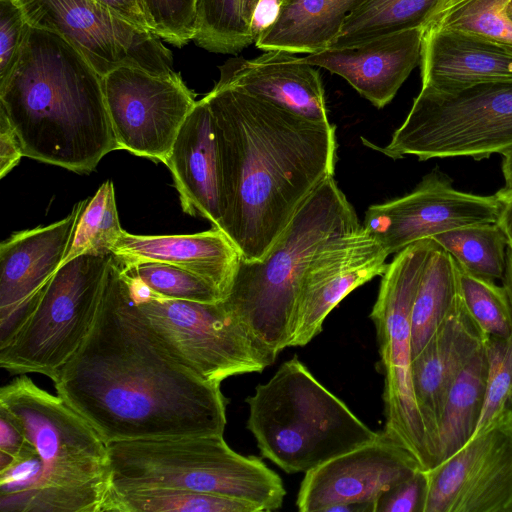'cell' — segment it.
<instances>
[{
  "label": "cell",
  "instance_id": "obj_1",
  "mask_svg": "<svg viewBox=\"0 0 512 512\" xmlns=\"http://www.w3.org/2000/svg\"><path fill=\"white\" fill-rule=\"evenodd\" d=\"M52 382L107 444L223 435L227 422L220 384L167 350L113 254L94 324Z\"/></svg>",
  "mask_w": 512,
  "mask_h": 512
},
{
  "label": "cell",
  "instance_id": "obj_2",
  "mask_svg": "<svg viewBox=\"0 0 512 512\" xmlns=\"http://www.w3.org/2000/svg\"><path fill=\"white\" fill-rule=\"evenodd\" d=\"M204 98L220 157V230L242 260H261L307 197L334 175L336 126L217 83Z\"/></svg>",
  "mask_w": 512,
  "mask_h": 512
},
{
  "label": "cell",
  "instance_id": "obj_3",
  "mask_svg": "<svg viewBox=\"0 0 512 512\" xmlns=\"http://www.w3.org/2000/svg\"><path fill=\"white\" fill-rule=\"evenodd\" d=\"M0 110L24 157L79 174L117 150L102 76L72 44L32 27L19 58L0 84Z\"/></svg>",
  "mask_w": 512,
  "mask_h": 512
},
{
  "label": "cell",
  "instance_id": "obj_4",
  "mask_svg": "<svg viewBox=\"0 0 512 512\" xmlns=\"http://www.w3.org/2000/svg\"><path fill=\"white\" fill-rule=\"evenodd\" d=\"M360 225L332 175L307 197L261 260H240L222 301L272 363L289 347L300 283L315 251Z\"/></svg>",
  "mask_w": 512,
  "mask_h": 512
},
{
  "label": "cell",
  "instance_id": "obj_5",
  "mask_svg": "<svg viewBox=\"0 0 512 512\" xmlns=\"http://www.w3.org/2000/svg\"><path fill=\"white\" fill-rule=\"evenodd\" d=\"M0 407L36 450V478L22 512H102L111 478L108 446L97 431L25 374L1 387Z\"/></svg>",
  "mask_w": 512,
  "mask_h": 512
},
{
  "label": "cell",
  "instance_id": "obj_6",
  "mask_svg": "<svg viewBox=\"0 0 512 512\" xmlns=\"http://www.w3.org/2000/svg\"><path fill=\"white\" fill-rule=\"evenodd\" d=\"M247 428L261 455L287 473L307 472L379 435L298 359L287 360L255 393Z\"/></svg>",
  "mask_w": 512,
  "mask_h": 512
},
{
  "label": "cell",
  "instance_id": "obj_7",
  "mask_svg": "<svg viewBox=\"0 0 512 512\" xmlns=\"http://www.w3.org/2000/svg\"><path fill=\"white\" fill-rule=\"evenodd\" d=\"M111 488L181 489L246 501L260 511L279 509L280 476L254 456L232 450L223 435L140 439L107 444Z\"/></svg>",
  "mask_w": 512,
  "mask_h": 512
},
{
  "label": "cell",
  "instance_id": "obj_8",
  "mask_svg": "<svg viewBox=\"0 0 512 512\" xmlns=\"http://www.w3.org/2000/svg\"><path fill=\"white\" fill-rule=\"evenodd\" d=\"M363 144L394 160L504 156L512 151V80L449 91L421 88L387 145Z\"/></svg>",
  "mask_w": 512,
  "mask_h": 512
},
{
  "label": "cell",
  "instance_id": "obj_9",
  "mask_svg": "<svg viewBox=\"0 0 512 512\" xmlns=\"http://www.w3.org/2000/svg\"><path fill=\"white\" fill-rule=\"evenodd\" d=\"M437 247L428 238L396 253L381 275L370 313L384 373V432L404 447L424 471L437 464V455L413 388L411 312L421 278Z\"/></svg>",
  "mask_w": 512,
  "mask_h": 512
},
{
  "label": "cell",
  "instance_id": "obj_10",
  "mask_svg": "<svg viewBox=\"0 0 512 512\" xmlns=\"http://www.w3.org/2000/svg\"><path fill=\"white\" fill-rule=\"evenodd\" d=\"M111 258L84 254L62 264L29 319L0 348L1 368L53 381L94 324Z\"/></svg>",
  "mask_w": 512,
  "mask_h": 512
},
{
  "label": "cell",
  "instance_id": "obj_11",
  "mask_svg": "<svg viewBox=\"0 0 512 512\" xmlns=\"http://www.w3.org/2000/svg\"><path fill=\"white\" fill-rule=\"evenodd\" d=\"M135 302L167 350L206 381L221 384L272 364L223 301L169 299L152 292Z\"/></svg>",
  "mask_w": 512,
  "mask_h": 512
},
{
  "label": "cell",
  "instance_id": "obj_12",
  "mask_svg": "<svg viewBox=\"0 0 512 512\" xmlns=\"http://www.w3.org/2000/svg\"><path fill=\"white\" fill-rule=\"evenodd\" d=\"M27 23L72 44L103 77L118 67L153 75L173 72L160 38L119 17L97 0H15Z\"/></svg>",
  "mask_w": 512,
  "mask_h": 512
},
{
  "label": "cell",
  "instance_id": "obj_13",
  "mask_svg": "<svg viewBox=\"0 0 512 512\" xmlns=\"http://www.w3.org/2000/svg\"><path fill=\"white\" fill-rule=\"evenodd\" d=\"M102 84L118 149L165 164L197 102L181 75L123 66L104 75Z\"/></svg>",
  "mask_w": 512,
  "mask_h": 512
},
{
  "label": "cell",
  "instance_id": "obj_14",
  "mask_svg": "<svg viewBox=\"0 0 512 512\" xmlns=\"http://www.w3.org/2000/svg\"><path fill=\"white\" fill-rule=\"evenodd\" d=\"M425 475L423 512H512V410Z\"/></svg>",
  "mask_w": 512,
  "mask_h": 512
},
{
  "label": "cell",
  "instance_id": "obj_15",
  "mask_svg": "<svg viewBox=\"0 0 512 512\" xmlns=\"http://www.w3.org/2000/svg\"><path fill=\"white\" fill-rule=\"evenodd\" d=\"M501 208L496 194L457 190L446 175L432 171L410 193L371 205L362 226L390 255L451 229L496 223Z\"/></svg>",
  "mask_w": 512,
  "mask_h": 512
},
{
  "label": "cell",
  "instance_id": "obj_16",
  "mask_svg": "<svg viewBox=\"0 0 512 512\" xmlns=\"http://www.w3.org/2000/svg\"><path fill=\"white\" fill-rule=\"evenodd\" d=\"M387 257L362 225L323 242L300 283L289 347L305 346L317 336L328 314L348 294L384 273Z\"/></svg>",
  "mask_w": 512,
  "mask_h": 512
},
{
  "label": "cell",
  "instance_id": "obj_17",
  "mask_svg": "<svg viewBox=\"0 0 512 512\" xmlns=\"http://www.w3.org/2000/svg\"><path fill=\"white\" fill-rule=\"evenodd\" d=\"M80 209L64 219L13 233L0 245V348L29 319L60 267Z\"/></svg>",
  "mask_w": 512,
  "mask_h": 512
},
{
  "label": "cell",
  "instance_id": "obj_18",
  "mask_svg": "<svg viewBox=\"0 0 512 512\" xmlns=\"http://www.w3.org/2000/svg\"><path fill=\"white\" fill-rule=\"evenodd\" d=\"M417 470L422 469L415 458L383 431L373 441L305 472L296 506L301 512H324L335 504L374 503Z\"/></svg>",
  "mask_w": 512,
  "mask_h": 512
},
{
  "label": "cell",
  "instance_id": "obj_19",
  "mask_svg": "<svg viewBox=\"0 0 512 512\" xmlns=\"http://www.w3.org/2000/svg\"><path fill=\"white\" fill-rule=\"evenodd\" d=\"M424 30H406L353 47L328 48L303 59L341 76L375 107L383 108L420 64Z\"/></svg>",
  "mask_w": 512,
  "mask_h": 512
},
{
  "label": "cell",
  "instance_id": "obj_20",
  "mask_svg": "<svg viewBox=\"0 0 512 512\" xmlns=\"http://www.w3.org/2000/svg\"><path fill=\"white\" fill-rule=\"evenodd\" d=\"M165 165L171 171L183 211L221 228L222 177L213 116L205 98L197 101L174 140Z\"/></svg>",
  "mask_w": 512,
  "mask_h": 512
},
{
  "label": "cell",
  "instance_id": "obj_21",
  "mask_svg": "<svg viewBox=\"0 0 512 512\" xmlns=\"http://www.w3.org/2000/svg\"><path fill=\"white\" fill-rule=\"evenodd\" d=\"M219 69V85L236 88L313 121H329L321 77L303 57L267 50L254 59L230 58Z\"/></svg>",
  "mask_w": 512,
  "mask_h": 512
},
{
  "label": "cell",
  "instance_id": "obj_22",
  "mask_svg": "<svg viewBox=\"0 0 512 512\" xmlns=\"http://www.w3.org/2000/svg\"><path fill=\"white\" fill-rule=\"evenodd\" d=\"M486 338L459 294L443 323L412 361L414 393L436 451L437 463V425L447 391Z\"/></svg>",
  "mask_w": 512,
  "mask_h": 512
},
{
  "label": "cell",
  "instance_id": "obj_23",
  "mask_svg": "<svg viewBox=\"0 0 512 512\" xmlns=\"http://www.w3.org/2000/svg\"><path fill=\"white\" fill-rule=\"evenodd\" d=\"M420 67L421 88L439 91L512 80V46L467 33L425 28Z\"/></svg>",
  "mask_w": 512,
  "mask_h": 512
},
{
  "label": "cell",
  "instance_id": "obj_24",
  "mask_svg": "<svg viewBox=\"0 0 512 512\" xmlns=\"http://www.w3.org/2000/svg\"><path fill=\"white\" fill-rule=\"evenodd\" d=\"M112 254L123 263L158 262L193 272L226 297L241 254L220 229L181 235H136L123 230Z\"/></svg>",
  "mask_w": 512,
  "mask_h": 512
},
{
  "label": "cell",
  "instance_id": "obj_25",
  "mask_svg": "<svg viewBox=\"0 0 512 512\" xmlns=\"http://www.w3.org/2000/svg\"><path fill=\"white\" fill-rule=\"evenodd\" d=\"M365 0H283L257 48L313 54L331 47L348 16Z\"/></svg>",
  "mask_w": 512,
  "mask_h": 512
},
{
  "label": "cell",
  "instance_id": "obj_26",
  "mask_svg": "<svg viewBox=\"0 0 512 512\" xmlns=\"http://www.w3.org/2000/svg\"><path fill=\"white\" fill-rule=\"evenodd\" d=\"M486 377L484 343L447 391L437 425L438 463L458 451L474 434L484 403Z\"/></svg>",
  "mask_w": 512,
  "mask_h": 512
},
{
  "label": "cell",
  "instance_id": "obj_27",
  "mask_svg": "<svg viewBox=\"0 0 512 512\" xmlns=\"http://www.w3.org/2000/svg\"><path fill=\"white\" fill-rule=\"evenodd\" d=\"M447 0H365L346 19L330 48L353 47L386 35L426 28Z\"/></svg>",
  "mask_w": 512,
  "mask_h": 512
},
{
  "label": "cell",
  "instance_id": "obj_28",
  "mask_svg": "<svg viewBox=\"0 0 512 512\" xmlns=\"http://www.w3.org/2000/svg\"><path fill=\"white\" fill-rule=\"evenodd\" d=\"M458 269L439 245L421 278L411 312L413 359L421 353L453 308L458 296Z\"/></svg>",
  "mask_w": 512,
  "mask_h": 512
},
{
  "label": "cell",
  "instance_id": "obj_29",
  "mask_svg": "<svg viewBox=\"0 0 512 512\" xmlns=\"http://www.w3.org/2000/svg\"><path fill=\"white\" fill-rule=\"evenodd\" d=\"M431 239L468 273L492 281L503 280L509 243L498 222L458 227Z\"/></svg>",
  "mask_w": 512,
  "mask_h": 512
},
{
  "label": "cell",
  "instance_id": "obj_30",
  "mask_svg": "<svg viewBox=\"0 0 512 512\" xmlns=\"http://www.w3.org/2000/svg\"><path fill=\"white\" fill-rule=\"evenodd\" d=\"M260 512L249 502L181 489L111 488L102 512Z\"/></svg>",
  "mask_w": 512,
  "mask_h": 512
},
{
  "label": "cell",
  "instance_id": "obj_31",
  "mask_svg": "<svg viewBox=\"0 0 512 512\" xmlns=\"http://www.w3.org/2000/svg\"><path fill=\"white\" fill-rule=\"evenodd\" d=\"M258 0H198L193 41L210 52L235 54L254 42L251 20Z\"/></svg>",
  "mask_w": 512,
  "mask_h": 512
},
{
  "label": "cell",
  "instance_id": "obj_32",
  "mask_svg": "<svg viewBox=\"0 0 512 512\" xmlns=\"http://www.w3.org/2000/svg\"><path fill=\"white\" fill-rule=\"evenodd\" d=\"M122 232L114 185L111 180H107L94 196L80 201V209L61 265L84 254H112Z\"/></svg>",
  "mask_w": 512,
  "mask_h": 512
},
{
  "label": "cell",
  "instance_id": "obj_33",
  "mask_svg": "<svg viewBox=\"0 0 512 512\" xmlns=\"http://www.w3.org/2000/svg\"><path fill=\"white\" fill-rule=\"evenodd\" d=\"M511 0H447L426 28L451 30L512 46Z\"/></svg>",
  "mask_w": 512,
  "mask_h": 512
},
{
  "label": "cell",
  "instance_id": "obj_34",
  "mask_svg": "<svg viewBox=\"0 0 512 512\" xmlns=\"http://www.w3.org/2000/svg\"><path fill=\"white\" fill-rule=\"evenodd\" d=\"M119 262L128 276L162 297L201 303L223 300L222 293L215 285L183 268L158 262Z\"/></svg>",
  "mask_w": 512,
  "mask_h": 512
},
{
  "label": "cell",
  "instance_id": "obj_35",
  "mask_svg": "<svg viewBox=\"0 0 512 512\" xmlns=\"http://www.w3.org/2000/svg\"><path fill=\"white\" fill-rule=\"evenodd\" d=\"M457 269L460 295L474 321L488 336L508 337L512 333V306L505 287L458 265Z\"/></svg>",
  "mask_w": 512,
  "mask_h": 512
},
{
  "label": "cell",
  "instance_id": "obj_36",
  "mask_svg": "<svg viewBox=\"0 0 512 512\" xmlns=\"http://www.w3.org/2000/svg\"><path fill=\"white\" fill-rule=\"evenodd\" d=\"M485 351L487 358L485 397L474 434L505 411L512 410V333L508 337L487 335Z\"/></svg>",
  "mask_w": 512,
  "mask_h": 512
},
{
  "label": "cell",
  "instance_id": "obj_37",
  "mask_svg": "<svg viewBox=\"0 0 512 512\" xmlns=\"http://www.w3.org/2000/svg\"><path fill=\"white\" fill-rule=\"evenodd\" d=\"M151 32L182 47L196 35L198 0H143Z\"/></svg>",
  "mask_w": 512,
  "mask_h": 512
},
{
  "label": "cell",
  "instance_id": "obj_38",
  "mask_svg": "<svg viewBox=\"0 0 512 512\" xmlns=\"http://www.w3.org/2000/svg\"><path fill=\"white\" fill-rule=\"evenodd\" d=\"M29 24L15 0H0V84L11 74Z\"/></svg>",
  "mask_w": 512,
  "mask_h": 512
},
{
  "label": "cell",
  "instance_id": "obj_39",
  "mask_svg": "<svg viewBox=\"0 0 512 512\" xmlns=\"http://www.w3.org/2000/svg\"><path fill=\"white\" fill-rule=\"evenodd\" d=\"M426 491L425 471L417 470L380 494L373 503V512H423Z\"/></svg>",
  "mask_w": 512,
  "mask_h": 512
},
{
  "label": "cell",
  "instance_id": "obj_40",
  "mask_svg": "<svg viewBox=\"0 0 512 512\" xmlns=\"http://www.w3.org/2000/svg\"><path fill=\"white\" fill-rule=\"evenodd\" d=\"M34 452L35 448L27 440L18 423L0 407V454L10 457L13 463Z\"/></svg>",
  "mask_w": 512,
  "mask_h": 512
},
{
  "label": "cell",
  "instance_id": "obj_41",
  "mask_svg": "<svg viewBox=\"0 0 512 512\" xmlns=\"http://www.w3.org/2000/svg\"><path fill=\"white\" fill-rule=\"evenodd\" d=\"M23 156L20 141L5 113L0 110V178L17 166Z\"/></svg>",
  "mask_w": 512,
  "mask_h": 512
},
{
  "label": "cell",
  "instance_id": "obj_42",
  "mask_svg": "<svg viewBox=\"0 0 512 512\" xmlns=\"http://www.w3.org/2000/svg\"><path fill=\"white\" fill-rule=\"evenodd\" d=\"M119 17L131 24L150 31L143 0H97Z\"/></svg>",
  "mask_w": 512,
  "mask_h": 512
},
{
  "label": "cell",
  "instance_id": "obj_43",
  "mask_svg": "<svg viewBox=\"0 0 512 512\" xmlns=\"http://www.w3.org/2000/svg\"><path fill=\"white\" fill-rule=\"evenodd\" d=\"M283 0H258L251 20V35L254 42L277 19Z\"/></svg>",
  "mask_w": 512,
  "mask_h": 512
},
{
  "label": "cell",
  "instance_id": "obj_44",
  "mask_svg": "<svg viewBox=\"0 0 512 512\" xmlns=\"http://www.w3.org/2000/svg\"><path fill=\"white\" fill-rule=\"evenodd\" d=\"M502 173L504 186L496 193L500 200L512 197V151L503 156Z\"/></svg>",
  "mask_w": 512,
  "mask_h": 512
},
{
  "label": "cell",
  "instance_id": "obj_45",
  "mask_svg": "<svg viewBox=\"0 0 512 512\" xmlns=\"http://www.w3.org/2000/svg\"><path fill=\"white\" fill-rule=\"evenodd\" d=\"M501 201L502 208L498 224L508 239V246L512 247V197Z\"/></svg>",
  "mask_w": 512,
  "mask_h": 512
},
{
  "label": "cell",
  "instance_id": "obj_46",
  "mask_svg": "<svg viewBox=\"0 0 512 512\" xmlns=\"http://www.w3.org/2000/svg\"><path fill=\"white\" fill-rule=\"evenodd\" d=\"M502 285L505 287L512 306V247L507 248V263Z\"/></svg>",
  "mask_w": 512,
  "mask_h": 512
},
{
  "label": "cell",
  "instance_id": "obj_47",
  "mask_svg": "<svg viewBox=\"0 0 512 512\" xmlns=\"http://www.w3.org/2000/svg\"><path fill=\"white\" fill-rule=\"evenodd\" d=\"M507 16L509 17V19L512 22V10L511 9H507Z\"/></svg>",
  "mask_w": 512,
  "mask_h": 512
},
{
  "label": "cell",
  "instance_id": "obj_48",
  "mask_svg": "<svg viewBox=\"0 0 512 512\" xmlns=\"http://www.w3.org/2000/svg\"><path fill=\"white\" fill-rule=\"evenodd\" d=\"M507 9H511L512 10V0L510 1L509 6H508Z\"/></svg>",
  "mask_w": 512,
  "mask_h": 512
}]
</instances>
